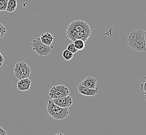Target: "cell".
<instances>
[{
    "mask_svg": "<svg viewBox=\"0 0 146 135\" xmlns=\"http://www.w3.org/2000/svg\"><path fill=\"white\" fill-rule=\"evenodd\" d=\"M32 50L40 56H46L50 54L53 47L47 45L41 41L40 38L33 39L31 43Z\"/></svg>",
    "mask_w": 146,
    "mask_h": 135,
    "instance_id": "277c9868",
    "label": "cell"
},
{
    "mask_svg": "<svg viewBox=\"0 0 146 135\" xmlns=\"http://www.w3.org/2000/svg\"><path fill=\"white\" fill-rule=\"evenodd\" d=\"M17 0H8V3L6 11L9 13L14 12L17 8Z\"/></svg>",
    "mask_w": 146,
    "mask_h": 135,
    "instance_id": "7c38bea8",
    "label": "cell"
},
{
    "mask_svg": "<svg viewBox=\"0 0 146 135\" xmlns=\"http://www.w3.org/2000/svg\"><path fill=\"white\" fill-rule=\"evenodd\" d=\"M75 47L78 50H82L84 48L85 42L81 39H77L73 42Z\"/></svg>",
    "mask_w": 146,
    "mask_h": 135,
    "instance_id": "4fadbf2b",
    "label": "cell"
},
{
    "mask_svg": "<svg viewBox=\"0 0 146 135\" xmlns=\"http://www.w3.org/2000/svg\"><path fill=\"white\" fill-rule=\"evenodd\" d=\"M0 31L3 32H6V28L0 23Z\"/></svg>",
    "mask_w": 146,
    "mask_h": 135,
    "instance_id": "ffe728a7",
    "label": "cell"
},
{
    "mask_svg": "<svg viewBox=\"0 0 146 135\" xmlns=\"http://www.w3.org/2000/svg\"><path fill=\"white\" fill-rule=\"evenodd\" d=\"M140 89L143 91H146V76H144L141 79V83L139 84Z\"/></svg>",
    "mask_w": 146,
    "mask_h": 135,
    "instance_id": "2e32d148",
    "label": "cell"
},
{
    "mask_svg": "<svg viewBox=\"0 0 146 135\" xmlns=\"http://www.w3.org/2000/svg\"><path fill=\"white\" fill-rule=\"evenodd\" d=\"M92 30L89 24L85 21L77 20L73 21L68 26L66 35L71 41L81 39L85 42L91 36Z\"/></svg>",
    "mask_w": 146,
    "mask_h": 135,
    "instance_id": "6da1fadb",
    "label": "cell"
},
{
    "mask_svg": "<svg viewBox=\"0 0 146 135\" xmlns=\"http://www.w3.org/2000/svg\"><path fill=\"white\" fill-rule=\"evenodd\" d=\"M31 85V81L29 78H25L19 80L17 83V88L21 91H28Z\"/></svg>",
    "mask_w": 146,
    "mask_h": 135,
    "instance_id": "30bf717a",
    "label": "cell"
},
{
    "mask_svg": "<svg viewBox=\"0 0 146 135\" xmlns=\"http://www.w3.org/2000/svg\"><path fill=\"white\" fill-rule=\"evenodd\" d=\"M5 34H6V33L0 31V38H3L4 36V35H5Z\"/></svg>",
    "mask_w": 146,
    "mask_h": 135,
    "instance_id": "44dd1931",
    "label": "cell"
},
{
    "mask_svg": "<svg viewBox=\"0 0 146 135\" xmlns=\"http://www.w3.org/2000/svg\"><path fill=\"white\" fill-rule=\"evenodd\" d=\"M47 112L56 120H62L67 118L69 114V108H62L56 105L52 99L48 100Z\"/></svg>",
    "mask_w": 146,
    "mask_h": 135,
    "instance_id": "3957f363",
    "label": "cell"
},
{
    "mask_svg": "<svg viewBox=\"0 0 146 135\" xmlns=\"http://www.w3.org/2000/svg\"><path fill=\"white\" fill-rule=\"evenodd\" d=\"M73 54H73L72 52H71L69 50H66L63 52L62 57H63V58H64L65 60L69 61L73 58Z\"/></svg>",
    "mask_w": 146,
    "mask_h": 135,
    "instance_id": "5bb4252c",
    "label": "cell"
},
{
    "mask_svg": "<svg viewBox=\"0 0 146 135\" xmlns=\"http://www.w3.org/2000/svg\"><path fill=\"white\" fill-rule=\"evenodd\" d=\"M145 42H146V31H145Z\"/></svg>",
    "mask_w": 146,
    "mask_h": 135,
    "instance_id": "7402d4cb",
    "label": "cell"
},
{
    "mask_svg": "<svg viewBox=\"0 0 146 135\" xmlns=\"http://www.w3.org/2000/svg\"><path fill=\"white\" fill-rule=\"evenodd\" d=\"M4 62V58L2 54L0 53V67H1L3 65V63Z\"/></svg>",
    "mask_w": 146,
    "mask_h": 135,
    "instance_id": "ac0fdd59",
    "label": "cell"
},
{
    "mask_svg": "<svg viewBox=\"0 0 146 135\" xmlns=\"http://www.w3.org/2000/svg\"><path fill=\"white\" fill-rule=\"evenodd\" d=\"M15 78L18 80L28 78L31 74V69L25 62H18L14 69Z\"/></svg>",
    "mask_w": 146,
    "mask_h": 135,
    "instance_id": "5b68a950",
    "label": "cell"
},
{
    "mask_svg": "<svg viewBox=\"0 0 146 135\" xmlns=\"http://www.w3.org/2000/svg\"><path fill=\"white\" fill-rule=\"evenodd\" d=\"M70 91L67 86L64 84L52 86L50 89L49 96L50 99H56L69 95Z\"/></svg>",
    "mask_w": 146,
    "mask_h": 135,
    "instance_id": "8992f818",
    "label": "cell"
},
{
    "mask_svg": "<svg viewBox=\"0 0 146 135\" xmlns=\"http://www.w3.org/2000/svg\"><path fill=\"white\" fill-rule=\"evenodd\" d=\"M67 50H69L73 54H75L78 51V50L76 49V47H75V46H74L73 43H71V44L68 45L67 48Z\"/></svg>",
    "mask_w": 146,
    "mask_h": 135,
    "instance_id": "e0dca14e",
    "label": "cell"
},
{
    "mask_svg": "<svg viewBox=\"0 0 146 135\" xmlns=\"http://www.w3.org/2000/svg\"><path fill=\"white\" fill-rule=\"evenodd\" d=\"M127 43L133 50L138 52H146L145 31L143 30H136L131 31L128 35Z\"/></svg>",
    "mask_w": 146,
    "mask_h": 135,
    "instance_id": "7a4b0ae2",
    "label": "cell"
},
{
    "mask_svg": "<svg viewBox=\"0 0 146 135\" xmlns=\"http://www.w3.org/2000/svg\"><path fill=\"white\" fill-rule=\"evenodd\" d=\"M78 90L79 94L87 96H94L98 93V88L97 87L95 89L88 88L83 86L80 83L78 85Z\"/></svg>",
    "mask_w": 146,
    "mask_h": 135,
    "instance_id": "ba28073f",
    "label": "cell"
},
{
    "mask_svg": "<svg viewBox=\"0 0 146 135\" xmlns=\"http://www.w3.org/2000/svg\"><path fill=\"white\" fill-rule=\"evenodd\" d=\"M7 134L6 131L3 129L2 127L0 126V135H7Z\"/></svg>",
    "mask_w": 146,
    "mask_h": 135,
    "instance_id": "d6986e66",
    "label": "cell"
},
{
    "mask_svg": "<svg viewBox=\"0 0 146 135\" xmlns=\"http://www.w3.org/2000/svg\"><path fill=\"white\" fill-rule=\"evenodd\" d=\"M80 84L88 88L95 89L96 88L97 79L96 78L89 76L85 78Z\"/></svg>",
    "mask_w": 146,
    "mask_h": 135,
    "instance_id": "9c48e42d",
    "label": "cell"
},
{
    "mask_svg": "<svg viewBox=\"0 0 146 135\" xmlns=\"http://www.w3.org/2000/svg\"><path fill=\"white\" fill-rule=\"evenodd\" d=\"M40 38L41 39V41L43 43L50 46L51 45L54 39L53 35L48 32L44 33L42 34Z\"/></svg>",
    "mask_w": 146,
    "mask_h": 135,
    "instance_id": "8fae6325",
    "label": "cell"
},
{
    "mask_svg": "<svg viewBox=\"0 0 146 135\" xmlns=\"http://www.w3.org/2000/svg\"><path fill=\"white\" fill-rule=\"evenodd\" d=\"M145 94H144V98H145V99L146 100V91H145Z\"/></svg>",
    "mask_w": 146,
    "mask_h": 135,
    "instance_id": "603a6c76",
    "label": "cell"
},
{
    "mask_svg": "<svg viewBox=\"0 0 146 135\" xmlns=\"http://www.w3.org/2000/svg\"><path fill=\"white\" fill-rule=\"evenodd\" d=\"M52 100L56 105L62 108H67V107L69 108L73 103L72 98L69 95L67 96L56 98V99H53Z\"/></svg>",
    "mask_w": 146,
    "mask_h": 135,
    "instance_id": "52a82bcc",
    "label": "cell"
},
{
    "mask_svg": "<svg viewBox=\"0 0 146 135\" xmlns=\"http://www.w3.org/2000/svg\"><path fill=\"white\" fill-rule=\"evenodd\" d=\"M8 0H0V11H6Z\"/></svg>",
    "mask_w": 146,
    "mask_h": 135,
    "instance_id": "9a60e30c",
    "label": "cell"
}]
</instances>
